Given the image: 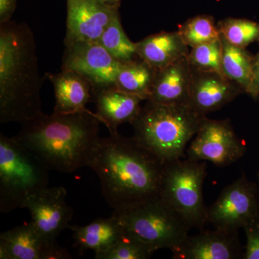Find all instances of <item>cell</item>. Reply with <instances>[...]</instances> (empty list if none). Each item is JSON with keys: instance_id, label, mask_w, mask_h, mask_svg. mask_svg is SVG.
<instances>
[{"instance_id": "cell-1", "label": "cell", "mask_w": 259, "mask_h": 259, "mask_svg": "<svg viewBox=\"0 0 259 259\" xmlns=\"http://www.w3.org/2000/svg\"><path fill=\"white\" fill-rule=\"evenodd\" d=\"M163 166L134 137L118 132L100 138L88 165L100 179L102 196L116 212L159 197Z\"/></svg>"}, {"instance_id": "cell-2", "label": "cell", "mask_w": 259, "mask_h": 259, "mask_svg": "<svg viewBox=\"0 0 259 259\" xmlns=\"http://www.w3.org/2000/svg\"><path fill=\"white\" fill-rule=\"evenodd\" d=\"M36 44L26 23H0V123L32 120L44 113Z\"/></svg>"}, {"instance_id": "cell-3", "label": "cell", "mask_w": 259, "mask_h": 259, "mask_svg": "<svg viewBox=\"0 0 259 259\" xmlns=\"http://www.w3.org/2000/svg\"><path fill=\"white\" fill-rule=\"evenodd\" d=\"M100 122L90 110L42 113L22 123L15 138L49 169L72 173L88 166L100 139Z\"/></svg>"}, {"instance_id": "cell-4", "label": "cell", "mask_w": 259, "mask_h": 259, "mask_svg": "<svg viewBox=\"0 0 259 259\" xmlns=\"http://www.w3.org/2000/svg\"><path fill=\"white\" fill-rule=\"evenodd\" d=\"M131 123L134 139L163 163L184 158L206 116L188 105H165L146 100Z\"/></svg>"}, {"instance_id": "cell-5", "label": "cell", "mask_w": 259, "mask_h": 259, "mask_svg": "<svg viewBox=\"0 0 259 259\" xmlns=\"http://www.w3.org/2000/svg\"><path fill=\"white\" fill-rule=\"evenodd\" d=\"M49 170L15 137L0 134V211L24 208L30 195L48 187Z\"/></svg>"}, {"instance_id": "cell-6", "label": "cell", "mask_w": 259, "mask_h": 259, "mask_svg": "<svg viewBox=\"0 0 259 259\" xmlns=\"http://www.w3.org/2000/svg\"><path fill=\"white\" fill-rule=\"evenodd\" d=\"M207 176L205 161L184 159L164 163L159 197L180 216L191 229L202 230L207 223L203 198Z\"/></svg>"}, {"instance_id": "cell-7", "label": "cell", "mask_w": 259, "mask_h": 259, "mask_svg": "<svg viewBox=\"0 0 259 259\" xmlns=\"http://www.w3.org/2000/svg\"><path fill=\"white\" fill-rule=\"evenodd\" d=\"M125 231L151 247L171 250L189 236L190 228L184 220L159 197L124 212H113Z\"/></svg>"}, {"instance_id": "cell-8", "label": "cell", "mask_w": 259, "mask_h": 259, "mask_svg": "<svg viewBox=\"0 0 259 259\" xmlns=\"http://www.w3.org/2000/svg\"><path fill=\"white\" fill-rule=\"evenodd\" d=\"M259 214V188L245 176L226 186L207 207V223L214 228L238 231Z\"/></svg>"}, {"instance_id": "cell-9", "label": "cell", "mask_w": 259, "mask_h": 259, "mask_svg": "<svg viewBox=\"0 0 259 259\" xmlns=\"http://www.w3.org/2000/svg\"><path fill=\"white\" fill-rule=\"evenodd\" d=\"M246 151L229 120H210L204 117L197 134L187 148V158L210 161L224 167L243 157Z\"/></svg>"}, {"instance_id": "cell-10", "label": "cell", "mask_w": 259, "mask_h": 259, "mask_svg": "<svg viewBox=\"0 0 259 259\" xmlns=\"http://www.w3.org/2000/svg\"><path fill=\"white\" fill-rule=\"evenodd\" d=\"M122 64L98 42H76L66 46L61 70L76 72L91 84L94 92L115 88Z\"/></svg>"}, {"instance_id": "cell-11", "label": "cell", "mask_w": 259, "mask_h": 259, "mask_svg": "<svg viewBox=\"0 0 259 259\" xmlns=\"http://www.w3.org/2000/svg\"><path fill=\"white\" fill-rule=\"evenodd\" d=\"M67 192L63 187H46L32 194L25 202L32 224L47 239L56 238L69 226L73 210L66 202Z\"/></svg>"}, {"instance_id": "cell-12", "label": "cell", "mask_w": 259, "mask_h": 259, "mask_svg": "<svg viewBox=\"0 0 259 259\" xmlns=\"http://www.w3.org/2000/svg\"><path fill=\"white\" fill-rule=\"evenodd\" d=\"M119 9L101 0H67V18L64 44L97 42Z\"/></svg>"}, {"instance_id": "cell-13", "label": "cell", "mask_w": 259, "mask_h": 259, "mask_svg": "<svg viewBox=\"0 0 259 259\" xmlns=\"http://www.w3.org/2000/svg\"><path fill=\"white\" fill-rule=\"evenodd\" d=\"M1 259H69L71 255L56 241L39 233L31 222L0 235Z\"/></svg>"}, {"instance_id": "cell-14", "label": "cell", "mask_w": 259, "mask_h": 259, "mask_svg": "<svg viewBox=\"0 0 259 259\" xmlns=\"http://www.w3.org/2000/svg\"><path fill=\"white\" fill-rule=\"evenodd\" d=\"M188 236L171 250L175 259H237L243 258L238 231L214 228Z\"/></svg>"}, {"instance_id": "cell-15", "label": "cell", "mask_w": 259, "mask_h": 259, "mask_svg": "<svg viewBox=\"0 0 259 259\" xmlns=\"http://www.w3.org/2000/svg\"><path fill=\"white\" fill-rule=\"evenodd\" d=\"M243 93L238 83L224 74L193 70L188 105L197 113L206 116Z\"/></svg>"}, {"instance_id": "cell-16", "label": "cell", "mask_w": 259, "mask_h": 259, "mask_svg": "<svg viewBox=\"0 0 259 259\" xmlns=\"http://www.w3.org/2000/svg\"><path fill=\"white\" fill-rule=\"evenodd\" d=\"M192 75L187 56L158 70L148 100L165 105H188Z\"/></svg>"}, {"instance_id": "cell-17", "label": "cell", "mask_w": 259, "mask_h": 259, "mask_svg": "<svg viewBox=\"0 0 259 259\" xmlns=\"http://www.w3.org/2000/svg\"><path fill=\"white\" fill-rule=\"evenodd\" d=\"M96 105V116L106 125L110 134L117 133L119 126L125 122L132 123L138 117L144 99L137 95L112 88L93 93Z\"/></svg>"}, {"instance_id": "cell-18", "label": "cell", "mask_w": 259, "mask_h": 259, "mask_svg": "<svg viewBox=\"0 0 259 259\" xmlns=\"http://www.w3.org/2000/svg\"><path fill=\"white\" fill-rule=\"evenodd\" d=\"M46 76L54 87V112L74 113L89 110L86 105L93 100V89L86 79L69 70H61L57 74L47 73Z\"/></svg>"}, {"instance_id": "cell-19", "label": "cell", "mask_w": 259, "mask_h": 259, "mask_svg": "<svg viewBox=\"0 0 259 259\" xmlns=\"http://www.w3.org/2000/svg\"><path fill=\"white\" fill-rule=\"evenodd\" d=\"M136 45L138 56L156 71L186 57L190 52L178 31L148 35Z\"/></svg>"}, {"instance_id": "cell-20", "label": "cell", "mask_w": 259, "mask_h": 259, "mask_svg": "<svg viewBox=\"0 0 259 259\" xmlns=\"http://www.w3.org/2000/svg\"><path fill=\"white\" fill-rule=\"evenodd\" d=\"M75 243L81 250H92L95 254L108 249L125 233L120 218L112 213L110 218L95 220L87 226H69Z\"/></svg>"}, {"instance_id": "cell-21", "label": "cell", "mask_w": 259, "mask_h": 259, "mask_svg": "<svg viewBox=\"0 0 259 259\" xmlns=\"http://www.w3.org/2000/svg\"><path fill=\"white\" fill-rule=\"evenodd\" d=\"M222 42V71L231 81L238 83L244 93L251 90L254 58L245 49L233 45L221 35Z\"/></svg>"}, {"instance_id": "cell-22", "label": "cell", "mask_w": 259, "mask_h": 259, "mask_svg": "<svg viewBox=\"0 0 259 259\" xmlns=\"http://www.w3.org/2000/svg\"><path fill=\"white\" fill-rule=\"evenodd\" d=\"M156 71L146 61L137 58L122 65L116 76L115 88L148 100Z\"/></svg>"}, {"instance_id": "cell-23", "label": "cell", "mask_w": 259, "mask_h": 259, "mask_svg": "<svg viewBox=\"0 0 259 259\" xmlns=\"http://www.w3.org/2000/svg\"><path fill=\"white\" fill-rule=\"evenodd\" d=\"M97 42L121 64H125L139 58L136 42L131 41L126 35L119 13L112 18Z\"/></svg>"}, {"instance_id": "cell-24", "label": "cell", "mask_w": 259, "mask_h": 259, "mask_svg": "<svg viewBox=\"0 0 259 259\" xmlns=\"http://www.w3.org/2000/svg\"><path fill=\"white\" fill-rule=\"evenodd\" d=\"M186 45L191 49L213 41L221 37L218 24L211 15H200L187 20L177 30Z\"/></svg>"}, {"instance_id": "cell-25", "label": "cell", "mask_w": 259, "mask_h": 259, "mask_svg": "<svg viewBox=\"0 0 259 259\" xmlns=\"http://www.w3.org/2000/svg\"><path fill=\"white\" fill-rule=\"evenodd\" d=\"M221 35L233 45L245 49L259 42V23L247 19L228 18L218 23Z\"/></svg>"}, {"instance_id": "cell-26", "label": "cell", "mask_w": 259, "mask_h": 259, "mask_svg": "<svg viewBox=\"0 0 259 259\" xmlns=\"http://www.w3.org/2000/svg\"><path fill=\"white\" fill-rule=\"evenodd\" d=\"M187 59L194 71L223 74L221 37L213 41L192 48L187 55Z\"/></svg>"}, {"instance_id": "cell-27", "label": "cell", "mask_w": 259, "mask_h": 259, "mask_svg": "<svg viewBox=\"0 0 259 259\" xmlns=\"http://www.w3.org/2000/svg\"><path fill=\"white\" fill-rule=\"evenodd\" d=\"M154 250L125 231L115 244L108 249L95 254L96 259H147Z\"/></svg>"}, {"instance_id": "cell-28", "label": "cell", "mask_w": 259, "mask_h": 259, "mask_svg": "<svg viewBox=\"0 0 259 259\" xmlns=\"http://www.w3.org/2000/svg\"><path fill=\"white\" fill-rule=\"evenodd\" d=\"M246 245L243 258L259 259V214L244 228Z\"/></svg>"}, {"instance_id": "cell-29", "label": "cell", "mask_w": 259, "mask_h": 259, "mask_svg": "<svg viewBox=\"0 0 259 259\" xmlns=\"http://www.w3.org/2000/svg\"><path fill=\"white\" fill-rule=\"evenodd\" d=\"M17 0H0V23L10 21L16 8Z\"/></svg>"}, {"instance_id": "cell-30", "label": "cell", "mask_w": 259, "mask_h": 259, "mask_svg": "<svg viewBox=\"0 0 259 259\" xmlns=\"http://www.w3.org/2000/svg\"><path fill=\"white\" fill-rule=\"evenodd\" d=\"M250 95L253 98L259 96V64H254Z\"/></svg>"}, {"instance_id": "cell-31", "label": "cell", "mask_w": 259, "mask_h": 259, "mask_svg": "<svg viewBox=\"0 0 259 259\" xmlns=\"http://www.w3.org/2000/svg\"><path fill=\"white\" fill-rule=\"evenodd\" d=\"M104 4L115 9H119L120 6L121 0H101Z\"/></svg>"}, {"instance_id": "cell-32", "label": "cell", "mask_w": 259, "mask_h": 259, "mask_svg": "<svg viewBox=\"0 0 259 259\" xmlns=\"http://www.w3.org/2000/svg\"><path fill=\"white\" fill-rule=\"evenodd\" d=\"M254 64H259V52L254 57Z\"/></svg>"}, {"instance_id": "cell-33", "label": "cell", "mask_w": 259, "mask_h": 259, "mask_svg": "<svg viewBox=\"0 0 259 259\" xmlns=\"http://www.w3.org/2000/svg\"><path fill=\"white\" fill-rule=\"evenodd\" d=\"M258 182H259V174H258ZM258 188H259V187H258Z\"/></svg>"}]
</instances>
